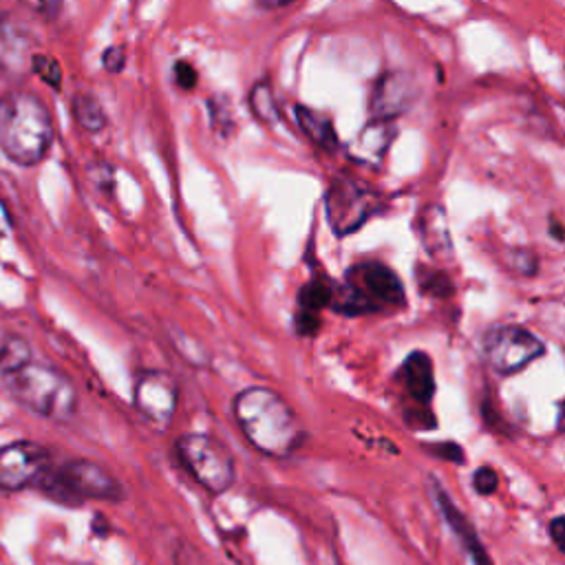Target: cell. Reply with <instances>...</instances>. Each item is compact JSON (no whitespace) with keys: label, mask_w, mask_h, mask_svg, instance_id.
<instances>
[{"label":"cell","mask_w":565,"mask_h":565,"mask_svg":"<svg viewBox=\"0 0 565 565\" xmlns=\"http://www.w3.org/2000/svg\"><path fill=\"white\" fill-rule=\"evenodd\" d=\"M232 413L243 437L267 457H289L305 439L291 406L267 386H247L236 393Z\"/></svg>","instance_id":"6da1fadb"},{"label":"cell","mask_w":565,"mask_h":565,"mask_svg":"<svg viewBox=\"0 0 565 565\" xmlns=\"http://www.w3.org/2000/svg\"><path fill=\"white\" fill-rule=\"evenodd\" d=\"M53 143V119L31 90L0 97V150L18 166H38Z\"/></svg>","instance_id":"7a4b0ae2"},{"label":"cell","mask_w":565,"mask_h":565,"mask_svg":"<svg viewBox=\"0 0 565 565\" xmlns=\"http://www.w3.org/2000/svg\"><path fill=\"white\" fill-rule=\"evenodd\" d=\"M2 382L20 406L44 419L68 422L77 413L79 397L73 382L44 362L31 360L18 371L2 375Z\"/></svg>","instance_id":"3957f363"},{"label":"cell","mask_w":565,"mask_h":565,"mask_svg":"<svg viewBox=\"0 0 565 565\" xmlns=\"http://www.w3.org/2000/svg\"><path fill=\"white\" fill-rule=\"evenodd\" d=\"M406 296L399 278L380 260H362L347 269L344 280L333 285L331 307L347 316L375 313L404 307Z\"/></svg>","instance_id":"277c9868"},{"label":"cell","mask_w":565,"mask_h":565,"mask_svg":"<svg viewBox=\"0 0 565 565\" xmlns=\"http://www.w3.org/2000/svg\"><path fill=\"white\" fill-rule=\"evenodd\" d=\"M49 497L66 505H82L84 501H121L126 490L121 481L108 472L102 463L84 457L64 461L57 468H49L38 483Z\"/></svg>","instance_id":"5b68a950"},{"label":"cell","mask_w":565,"mask_h":565,"mask_svg":"<svg viewBox=\"0 0 565 565\" xmlns=\"http://www.w3.org/2000/svg\"><path fill=\"white\" fill-rule=\"evenodd\" d=\"M177 457L190 477L212 494L232 488L236 479L234 457L223 441L207 433H185L177 439Z\"/></svg>","instance_id":"8992f818"},{"label":"cell","mask_w":565,"mask_h":565,"mask_svg":"<svg viewBox=\"0 0 565 565\" xmlns=\"http://www.w3.org/2000/svg\"><path fill=\"white\" fill-rule=\"evenodd\" d=\"M483 353L497 373L512 375L541 358L545 353V344L539 335L523 327L501 324L486 331Z\"/></svg>","instance_id":"52a82bcc"},{"label":"cell","mask_w":565,"mask_h":565,"mask_svg":"<svg viewBox=\"0 0 565 565\" xmlns=\"http://www.w3.org/2000/svg\"><path fill=\"white\" fill-rule=\"evenodd\" d=\"M377 196L353 179H335L324 194V210L331 230L338 236L355 232L375 212Z\"/></svg>","instance_id":"ba28073f"},{"label":"cell","mask_w":565,"mask_h":565,"mask_svg":"<svg viewBox=\"0 0 565 565\" xmlns=\"http://www.w3.org/2000/svg\"><path fill=\"white\" fill-rule=\"evenodd\" d=\"M132 406L152 428H170L179 406V386L174 377L166 371H141L132 384Z\"/></svg>","instance_id":"9c48e42d"},{"label":"cell","mask_w":565,"mask_h":565,"mask_svg":"<svg viewBox=\"0 0 565 565\" xmlns=\"http://www.w3.org/2000/svg\"><path fill=\"white\" fill-rule=\"evenodd\" d=\"M49 468V450L35 441L18 439L0 446V490L18 492L38 486Z\"/></svg>","instance_id":"30bf717a"},{"label":"cell","mask_w":565,"mask_h":565,"mask_svg":"<svg viewBox=\"0 0 565 565\" xmlns=\"http://www.w3.org/2000/svg\"><path fill=\"white\" fill-rule=\"evenodd\" d=\"M35 38L13 15H2L0 18V73L20 77L33 66L35 57Z\"/></svg>","instance_id":"8fae6325"},{"label":"cell","mask_w":565,"mask_h":565,"mask_svg":"<svg viewBox=\"0 0 565 565\" xmlns=\"http://www.w3.org/2000/svg\"><path fill=\"white\" fill-rule=\"evenodd\" d=\"M433 486H435L433 492H435V501H437V505H439V512L444 514V519L448 521V525L452 527V532L461 539V543H463V547L468 550L472 563H475V565H494V563L490 561V556H488L483 543L479 541V534L475 532V527H472L470 521L466 519V514L452 505L450 497H448L437 483H433Z\"/></svg>","instance_id":"7c38bea8"},{"label":"cell","mask_w":565,"mask_h":565,"mask_svg":"<svg viewBox=\"0 0 565 565\" xmlns=\"http://www.w3.org/2000/svg\"><path fill=\"white\" fill-rule=\"evenodd\" d=\"M408 84L399 73H386L377 79L371 97V117L391 121L408 104Z\"/></svg>","instance_id":"4fadbf2b"},{"label":"cell","mask_w":565,"mask_h":565,"mask_svg":"<svg viewBox=\"0 0 565 565\" xmlns=\"http://www.w3.org/2000/svg\"><path fill=\"white\" fill-rule=\"evenodd\" d=\"M333 298V282L324 278H313L309 280L298 296V313H296V329L305 335L313 333L320 324V309L331 307Z\"/></svg>","instance_id":"5bb4252c"},{"label":"cell","mask_w":565,"mask_h":565,"mask_svg":"<svg viewBox=\"0 0 565 565\" xmlns=\"http://www.w3.org/2000/svg\"><path fill=\"white\" fill-rule=\"evenodd\" d=\"M402 384L406 393L419 402L428 404L435 395V373H433V362L424 351H413L399 369Z\"/></svg>","instance_id":"9a60e30c"},{"label":"cell","mask_w":565,"mask_h":565,"mask_svg":"<svg viewBox=\"0 0 565 565\" xmlns=\"http://www.w3.org/2000/svg\"><path fill=\"white\" fill-rule=\"evenodd\" d=\"M391 143V121L371 119L366 128L360 132L353 146V157L358 161H375L384 154V150Z\"/></svg>","instance_id":"2e32d148"},{"label":"cell","mask_w":565,"mask_h":565,"mask_svg":"<svg viewBox=\"0 0 565 565\" xmlns=\"http://www.w3.org/2000/svg\"><path fill=\"white\" fill-rule=\"evenodd\" d=\"M296 117H298V126L302 128V132L322 150H335L338 148V137L335 130L329 121L327 115L311 110L307 106H296Z\"/></svg>","instance_id":"e0dca14e"},{"label":"cell","mask_w":565,"mask_h":565,"mask_svg":"<svg viewBox=\"0 0 565 565\" xmlns=\"http://www.w3.org/2000/svg\"><path fill=\"white\" fill-rule=\"evenodd\" d=\"M422 243L435 258L450 256V236L444 218V210L430 207L422 218Z\"/></svg>","instance_id":"ac0fdd59"},{"label":"cell","mask_w":565,"mask_h":565,"mask_svg":"<svg viewBox=\"0 0 565 565\" xmlns=\"http://www.w3.org/2000/svg\"><path fill=\"white\" fill-rule=\"evenodd\" d=\"M31 360H33V353L29 342L13 331L0 329V377L18 371Z\"/></svg>","instance_id":"d6986e66"},{"label":"cell","mask_w":565,"mask_h":565,"mask_svg":"<svg viewBox=\"0 0 565 565\" xmlns=\"http://www.w3.org/2000/svg\"><path fill=\"white\" fill-rule=\"evenodd\" d=\"M73 117L88 132H97L106 126V113L99 99L93 97L90 93H77L73 97Z\"/></svg>","instance_id":"ffe728a7"},{"label":"cell","mask_w":565,"mask_h":565,"mask_svg":"<svg viewBox=\"0 0 565 565\" xmlns=\"http://www.w3.org/2000/svg\"><path fill=\"white\" fill-rule=\"evenodd\" d=\"M249 108H252V115L256 119H260L263 124H276L280 119V108L276 104V97H274V90H271L269 82H258V84L252 86Z\"/></svg>","instance_id":"44dd1931"},{"label":"cell","mask_w":565,"mask_h":565,"mask_svg":"<svg viewBox=\"0 0 565 565\" xmlns=\"http://www.w3.org/2000/svg\"><path fill=\"white\" fill-rule=\"evenodd\" d=\"M31 71H33L44 84H49L51 88H55V90L60 88V84H62V68H60V64H57L55 57H51V55H46V53H35Z\"/></svg>","instance_id":"7402d4cb"},{"label":"cell","mask_w":565,"mask_h":565,"mask_svg":"<svg viewBox=\"0 0 565 565\" xmlns=\"http://www.w3.org/2000/svg\"><path fill=\"white\" fill-rule=\"evenodd\" d=\"M417 285L424 294L439 296V298H448L455 291L452 280L444 271H428L426 269V274H417Z\"/></svg>","instance_id":"603a6c76"},{"label":"cell","mask_w":565,"mask_h":565,"mask_svg":"<svg viewBox=\"0 0 565 565\" xmlns=\"http://www.w3.org/2000/svg\"><path fill=\"white\" fill-rule=\"evenodd\" d=\"M472 486L479 494H492L499 486V475L490 468V466H481L475 475H472Z\"/></svg>","instance_id":"cb8c5ba5"},{"label":"cell","mask_w":565,"mask_h":565,"mask_svg":"<svg viewBox=\"0 0 565 565\" xmlns=\"http://www.w3.org/2000/svg\"><path fill=\"white\" fill-rule=\"evenodd\" d=\"M210 113H212V124L221 135H227L232 130V117L225 99H214L210 102Z\"/></svg>","instance_id":"d4e9b609"},{"label":"cell","mask_w":565,"mask_h":565,"mask_svg":"<svg viewBox=\"0 0 565 565\" xmlns=\"http://www.w3.org/2000/svg\"><path fill=\"white\" fill-rule=\"evenodd\" d=\"M174 79H177L179 88H183V90H192L199 82L194 66L190 62H183V60L174 64Z\"/></svg>","instance_id":"484cf974"},{"label":"cell","mask_w":565,"mask_h":565,"mask_svg":"<svg viewBox=\"0 0 565 565\" xmlns=\"http://www.w3.org/2000/svg\"><path fill=\"white\" fill-rule=\"evenodd\" d=\"M102 64L108 73H119L126 64V53L121 46H108L102 55Z\"/></svg>","instance_id":"4316f807"},{"label":"cell","mask_w":565,"mask_h":565,"mask_svg":"<svg viewBox=\"0 0 565 565\" xmlns=\"http://www.w3.org/2000/svg\"><path fill=\"white\" fill-rule=\"evenodd\" d=\"M428 448H433V450H430L433 455H437V457H441V459H448V461H452V463H463V459H466L461 446H457V444H452V441L433 444V446H428Z\"/></svg>","instance_id":"83f0119b"},{"label":"cell","mask_w":565,"mask_h":565,"mask_svg":"<svg viewBox=\"0 0 565 565\" xmlns=\"http://www.w3.org/2000/svg\"><path fill=\"white\" fill-rule=\"evenodd\" d=\"M22 2L44 18H55L62 9V0H22Z\"/></svg>","instance_id":"f1b7e54d"},{"label":"cell","mask_w":565,"mask_h":565,"mask_svg":"<svg viewBox=\"0 0 565 565\" xmlns=\"http://www.w3.org/2000/svg\"><path fill=\"white\" fill-rule=\"evenodd\" d=\"M550 536H552L554 545L565 554V514L554 516L550 521Z\"/></svg>","instance_id":"f546056e"},{"label":"cell","mask_w":565,"mask_h":565,"mask_svg":"<svg viewBox=\"0 0 565 565\" xmlns=\"http://www.w3.org/2000/svg\"><path fill=\"white\" fill-rule=\"evenodd\" d=\"M9 230H11V216H9V212H7V207H4V203L0 199V238L7 236Z\"/></svg>","instance_id":"4dcf8cb0"},{"label":"cell","mask_w":565,"mask_h":565,"mask_svg":"<svg viewBox=\"0 0 565 565\" xmlns=\"http://www.w3.org/2000/svg\"><path fill=\"white\" fill-rule=\"evenodd\" d=\"M289 2H294V0H258V4L263 9H280V7L289 4Z\"/></svg>","instance_id":"1f68e13d"},{"label":"cell","mask_w":565,"mask_h":565,"mask_svg":"<svg viewBox=\"0 0 565 565\" xmlns=\"http://www.w3.org/2000/svg\"><path fill=\"white\" fill-rule=\"evenodd\" d=\"M558 428L565 430V404L561 406V413H558Z\"/></svg>","instance_id":"d6a6232c"}]
</instances>
